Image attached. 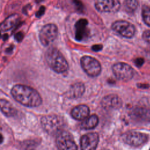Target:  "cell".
<instances>
[{
  "label": "cell",
  "mask_w": 150,
  "mask_h": 150,
  "mask_svg": "<svg viewBox=\"0 0 150 150\" xmlns=\"http://www.w3.org/2000/svg\"><path fill=\"white\" fill-rule=\"evenodd\" d=\"M20 20V16L17 13H13L6 18L1 23V30L2 32L8 31L16 26Z\"/></svg>",
  "instance_id": "obj_16"
},
{
  "label": "cell",
  "mask_w": 150,
  "mask_h": 150,
  "mask_svg": "<svg viewBox=\"0 0 150 150\" xmlns=\"http://www.w3.org/2000/svg\"><path fill=\"white\" fill-rule=\"evenodd\" d=\"M148 135L138 131H128L121 136L122 141L134 147H139L145 144L148 141Z\"/></svg>",
  "instance_id": "obj_4"
},
{
  "label": "cell",
  "mask_w": 150,
  "mask_h": 150,
  "mask_svg": "<svg viewBox=\"0 0 150 150\" xmlns=\"http://www.w3.org/2000/svg\"><path fill=\"white\" fill-rule=\"evenodd\" d=\"M23 38V35L22 32H18L15 35V39L18 41L20 42Z\"/></svg>",
  "instance_id": "obj_23"
},
{
  "label": "cell",
  "mask_w": 150,
  "mask_h": 150,
  "mask_svg": "<svg viewBox=\"0 0 150 150\" xmlns=\"http://www.w3.org/2000/svg\"><path fill=\"white\" fill-rule=\"evenodd\" d=\"M143 39L147 43L150 44V30H145L142 33Z\"/></svg>",
  "instance_id": "obj_22"
},
{
  "label": "cell",
  "mask_w": 150,
  "mask_h": 150,
  "mask_svg": "<svg viewBox=\"0 0 150 150\" xmlns=\"http://www.w3.org/2000/svg\"><path fill=\"white\" fill-rule=\"evenodd\" d=\"M98 124V117L96 114L90 115L84 119L80 124V128L83 129H91L94 128Z\"/></svg>",
  "instance_id": "obj_19"
},
{
  "label": "cell",
  "mask_w": 150,
  "mask_h": 150,
  "mask_svg": "<svg viewBox=\"0 0 150 150\" xmlns=\"http://www.w3.org/2000/svg\"><path fill=\"white\" fill-rule=\"evenodd\" d=\"M131 118L138 123L150 122V108L137 107L133 108L129 113Z\"/></svg>",
  "instance_id": "obj_11"
},
{
  "label": "cell",
  "mask_w": 150,
  "mask_h": 150,
  "mask_svg": "<svg viewBox=\"0 0 150 150\" xmlns=\"http://www.w3.org/2000/svg\"><path fill=\"white\" fill-rule=\"evenodd\" d=\"M103 48V46L101 45H96L92 46V49L94 51H98L100 50Z\"/></svg>",
  "instance_id": "obj_25"
},
{
  "label": "cell",
  "mask_w": 150,
  "mask_h": 150,
  "mask_svg": "<svg viewBox=\"0 0 150 150\" xmlns=\"http://www.w3.org/2000/svg\"><path fill=\"white\" fill-rule=\"evenodd\" d=\"M71 117L76 120H84L88 117L90 109L84 104H80L74 107L71 111Z\"/></svg>",
  "instance_id": "obj_15"
},
{
  "label": "cell",
  "mask_w": 150,
  "mask_h": 150,
  "mask_svg": "<svg viewBox=\"0 0 150 150\" xmlns=\"http://www.w3.org/2000/svg\"><path fill=\"white\" fill-rule=\"evenodd\" d=\"M45 58L49 66L57 73H63L69 69V64L61 52L54 47H49L46 52Z\"/></svg>",
  "instance_id": "obj_2"
},
{
  "label": "cell",
  "mask_w": 150,
  "mask_h": 150,
  "mask_svg": "<svg viewBox=\"0 0 150 150\" xmlns=\"http://www.w3.org/2000/svg\"><path fill=\"white\" fill-rule=\"evenodd\" d=\"M99 142V136L97 132L87 133L80 138L81 150H96Z\"/></svg>",
  "instance_id": "obj_12"
},
{
  "label": "cell",
  "mask_w": 150,
  "mask_h": 150,
  "mask_svg": "<svg viewBox=\"0 0 150 150\" xmlns=\"http://www.w3.org/2000/svg\"><path fill=\"white\" fill-rule=\"evenodd\" d=\"M144 63V60L142 58H139V59H137L136 60H135V64L137 66H141Z\"/></svg>",
  "instance_id": "obj_26"
},
{
  "label": "cell",
  "mask_w": 150,
  "mask_h": 150,
  "mask_svg": "<svg viewBox=\"0 0 150 150\" xmlns=\"http://www.w3.org/2000/svg\"><path fill=\"white\" fill-rule=\"evenodd\" d=\"M80 64L83 70L90 77H97L101 71L100 62L93 57L89 56L82 57L80 59Z\"/></svg>",
  "instance_id": "obj_6"
},
{
  "label": "cell",
  "mask_w": 150,
  "mask_h": 150,
  "mask_svg": "<svg viewBox=\"0 0 150 150\" xmlns=\"http://www.w3.org/2000/svg\"><path fill=\"white\" fill-rule=\"evenodd\" d=\"M112 29L125 38H132L136 32L135 27L131 23L126 21H117L111 26Z\"/></svg>",
  "instance_id": "obj_9"
},
{
  "label": "cell",
  "mask_w": 150,
  "mask_h": 150,
  "mask_svg": "<svg viewBox=\"0 0 150 150\" xmlns=\"http://www.w3.org/2000/svg\"><path fill=\"white\" fill-rule=\"evenodd\" d=\"M1 112L6 117H13L16 115L17 110L12 105L11 103L5 99H1Z\"/></svg>",
  "instance_id": "obj_18"
},
{
  "label": "cell",
  "mask_w": 150,
  "mask_h": 150,
  "mask_svg": "<svg viewBox=\"0 0 150 150\" xmlns=\"http://www.w3.org/2000/svg\"><path fill=\"white\" fill-rule=\"evenodd\" d=\"M41 125L45 131L52 134L61 131L63 125V121L60 117L57 115H47L42 117Z\"/></svg>",
  "instance_id": "obj_3"
},
{
  "label": "cell",
  "mask_w": 150,
  "mask_h": 150,
  "mask_svg": "<svg viewBox=\"0 0 150 150\" xmlns=\"http://www.w3.org/2000/svg\"><path fill=\"white\" fill-rule=\"evenodd\" d=\"M56 144L59 150H77L72 135L67 131L61 130L57 133Z\"/></svg>",
  "instance_id": "obj_5"
},
{
  "label": "cell",
  "mask_w": 150,
  "mask_h": 150,
  "mask_svg": "<svg viewBox=\"0 0 150 150\" xmlns=\"http://www.w3.org/2000/svg\"><path fill=\"white\" fill-rule=\"evenodd\" d=\"M142 16L144 22L150 27V7L144 5L142 7Z\"/></svg>",
  "instance_id": "obj_20"
},
{
  "label": "cell",
  "mask_w": 150,
  "mask_h": 150,
  "mask_svg": "<svg viewBox=\"0 0 150 150\" xmlns=\"http://www.w3.org/2000/svg\"><path fill=\"white\" fill-rule=\"evenodd\" d=\"M138 6V0H125V7L129 12H134Z\"/></svg>",
  "instance_id": "obj_21"
},
{
  "label": "cell",
  "mask_w": 150,
  "mask_h": 150,
  "mask_svg": "<svg viewBox=\"0 0 150 150\" xmlns=\"http://www.w3.org/2000/svg\"><path fill=\"white\" fill-rule=\"evenodd\" d=\"M101 104L106 110H115L122 107V101L121 98L117 94H111L103 98Z\"/></svg>",
  "instance_id": "obj_13"
},
{
  "label": "cell",
  "mask_w": 150,
  "mask_h": 150,
  "mask_svg": "<svg viewBox=\"0 0 150 150\" xmlns=\"http://www.w3.org/2000/svg\"><path fill=\"white\" fill-rule=\"evenodd\" d=\"M85 91V86L81 82H76L72 84L68 91V95L71 98H78L83 96Z\"/></svg>",
  "instance_id": "obj_17"
},
{
  "label": "cell",
  "mask_w": 150,
  "mask_h": 150,
  "mask_svg": "<svg viewBox=\"0 0 150 150\" xmlns=\"http://www.w3.org/2000/svg\"><path fill=\"white\" fill-rule=\"evenodd\" d=\"M45 8L44 6H41L40 8L39 9V10L38 11V12L36 13V15L37 17H40L41 16L43 13H44V12H45Z\"/></svg>",
  "instance_id": "obj_24"
},
{
  "label": "cell",
  "mask_w": 150,
  "mask_h": 150,
  "mask_svg": "<svg viewBox=\"0 0 150 150\" xmlns=\"http://www.w3.org/2000/svg\"><path fill=\"white\" fill-rule=\"evenodd\" d=\"M112 70L117 79L124 81L130 80L134 76V69L125 63H115L112 67Z\"/></svg>",
  "instance_id": "obj_7"
},
{
  "label": "cell",
  "mask_w": 150,
  "mask_h": 150,
  "mask_svg": "<svg viewBox=\"0 0 150 150\" xmlns=\"http://www.w3.org/2000/svg\"><path fill=\"white\" fill-rule=\"evenodd\" d=\"M11 93L16 101L26 107H36L42 102V97L37 90L24 84L15 85Z\"/></svg>",
  "instance_id": "obj_1"
},
{
  "label": "cell",
  "mask_w": 150,
  "mask_h": 150,
  "mask_svg": "<svg viewBox=\"0 0 150 150\" xmlns=\"http://www.w3.org/2000/svg\"><path fill=\"white\" fill-rule=\"evenodd\" d=\"M88 21L87 19L82 18L76 23L75 24V37L76 40H81L88 36V31L87 29Z\"/></svg>",
  "instance_id": "obj_14"
},
{
  "label": "cell",
  "mask_w": 150,
  "mask_h": 150,
  "mask_svg": "<svg viewBox=\"0 0 150 150\" xmlns=\"http://www.w3.org/2000/svg\"><path fill=\"white\" fill-rule=\"evenodd\" d=\"M58 33L57 28L56 25L49 23L43 26L39 35L40 43L45 46L52 43L56 39Z\"/></svg>",
  "instance_id": "obj_8"
},
{
  "label": "cell",
  "mask_w": 150,
  "mask_h": 150,
  "mask_svg": "<svg viewBox=\"0 0 150 150\" xmlns=\"http://www.w3.org/2000/svg\"><path fill=\"white\" fill-rule=\"evenodd\" d=\"M94 5L99 12L114 13L120 9L121 4L119 0H96Z\"/></svg>",
  "instance_id": "obj_10"
}]
</instances>
